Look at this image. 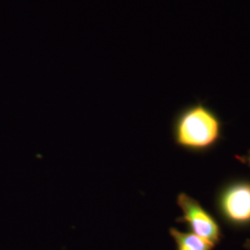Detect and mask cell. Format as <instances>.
Segmentation results:
<instances>
[{"instance_id": "obj_1", "label": "cell", "mask_w": 250, "mask_h": 250, "mask_svg": "<svg viewBox=\"0 0 250 250\" xmlns=\"http://www.w3.org/2000/svg\"><path fill=\"white\" fill-rule=\"evenodd\" d=\"M171 133L174 143L190 152L201 153L215 147L223 135V123L213 109L197 102L179 110Z\"/></svg>"}, {"instance_id": "obj_2", "label": "cell", "mask_w": 250, "mask_h": 250, "mask_svg": "<svg viewBox=\"0 0 250 250\" xmlns=\"http://www.w3.org/2000/svg\"><path fill=\"white\" fill-rule=\"evenodd\" d=\"M216 208L226 223L236 227L250 225V180H234L224 185L216 197Z\"/></svg>"}, {"instance_id": "obj_3", "label": "cell", "mask_w": 250, "mask_h": 250, "mask_svg": "<svg viewBox=\"0 0 250 250\" xmlns=\"http://www.w3.org/2000/svg\"><path fill=\"white\" fill-rule=\"evenodd\" d=\"M176 202L183 212L176 222L188 224L192 232L208 241L214 244L220 241L222 237L220 225L197 199L186 193H180Z\"/></svg>"}, {"instance_id": "obj_4", "label": "cell", "mask_w": 250, "mask_h": 250, "mask_svg": "<svg viewBox=\"0 0 250 250\" xmlns=\"http://www.w3.org/2000/svg\"><path fill=\"white\" fill-rule=\"evenodd\" d=\"M170 236L175 242L177 250H212L215 244L195 234L194 232H182L176 228H170Z\"/></svg>"}, {"instance_id": "obj_5", "label": "cell", "mask_w": 250, "mask_h": 250, "mask_svg": "<svg viewBox=\"0 0 250 250\" xmlns=\"http://www.w3.org/2000/svg\"><path fill=\"white\" fill-rule=\"evenodd\" d=\"M236 159L241 161L242 163L248 165L250 168V151H249V153L245 156H236Z\"/></svg>"}, {"instance_id": "obj_6", "label": "cell", "mask_w": 250, "mask_h": 250, "mask_svg": "<svg viewBox=\"0 0 250 250\" xmlns=\"http://www.w3.org/2000/svg\"><path fill=\"white\" fill-rule=\"evenodd\" d=\"M246 247L249 249V250H250V240H249V241L247 242V244H246Z\"/></svg>"}]
</instances>
